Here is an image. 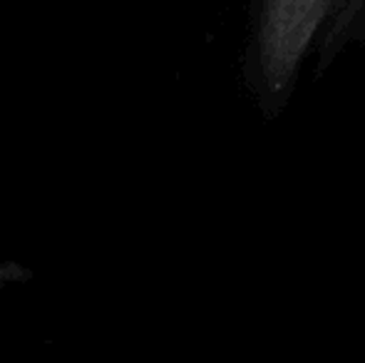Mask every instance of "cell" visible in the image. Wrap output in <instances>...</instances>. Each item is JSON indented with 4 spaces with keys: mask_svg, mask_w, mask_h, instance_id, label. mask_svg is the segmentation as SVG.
Listing matches in <instances>:
<instances>
[{
    "mask_svg": "<svg viewBox=\"0 0 365 363\" xmlns=\"http://www.w3.org/2000/svg\"><path fill=\"white\" fill-rule=\"evenodd\" d=\"M256 53L266 88L281 90L316 43L338 40L365 23V0H251Z\"/></svg>",
    "mask_w": 365,
    "mask_h": 363,
    "instance_id": "cell-1",
    "label": "cell"
}]
</instances>
